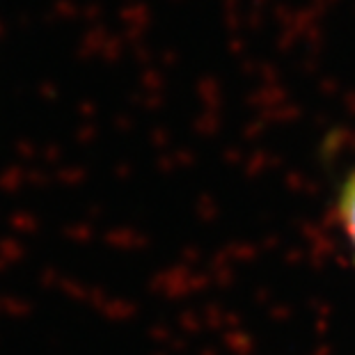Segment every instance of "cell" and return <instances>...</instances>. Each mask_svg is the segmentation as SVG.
<instances>
[{"instance_id": "obj_1", "label": "cell", "mask_w": 355, "mask_h": 355, "mask_svg": "<svg viewBox=\"0 0 355 355\" xmlns=\"http://www.w3.org/2000/svg\"><path fill=\"white\" fill-rule=\"evenodd\" d=\"M337 216H339V223H342L344 236L349 241L353 257H355V170L346 177V181L342 184V191H339Z\"/></svg>"}]
</instances>
